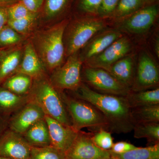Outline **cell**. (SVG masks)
Listing matches in <instances>:
<instances>
[{
	"label": "cell",
	"mask_w": 159,
	"mask_h": 159,
	"mask_svg": "<svg viewBox=\"0 0 159 159\" xmlns=\"http://www.w3.org/2000/svg\"><path fill=\"white\" fill-rule=\"evenodd\" d=\"M72 92L73 96L90 102L103 114L111 133L126 134L133 130L131 108L125 97L98 93L83 83Z\"/></svg>",
	"instance_id": "6da1fadb"
},
{
	"label": "cell",
	"mask_w": 159,
	"mask_h": 159,
	"mask_svg": "<svg viewBox=\"0 0 159 159\" xmlns=\"http://www.w3.org/2000/svg\"><path fill=\"white\" fill-rule=\"evenodd\" d=\"M67 25V22L63 21L38 30L30 40L48 74L62 64L65 55L64 34Z\"/></svg>",
	"instance_id": "7a4b0ae2"
},
{
	"label": "cell",
	"mask_w": 159,
	"mask_h": 159,
	"mask_svg": "<svg viewBox=\"0 0 159 159\" xmlns=\"http://www.w3.org/2000/svg\"><path fill=\"white\" fill-rule=\"evenodd\" d=\"M28 96L29 101L37 104L45 116L64 125L72 126L70 118L60 93L51 84L49 75L33 80Z\"/></svg>",
	"instance_id": "3957f363"
},
{
	"label": "cell",
	"mask_w": 159,
	"mask_h": 159,
	"mask_svg": "<svg viewBox=\"0 0 159 159\" xmlns=\"http://www.w3.org/2000/svg\"><path fill=\"white\" fill-rule=\"evenodd\" d=\"M63 101L70 118L72 126L77 131L84 128L97 131L108 130V124L103 114L91 103L64 92H60Z\"/></svg>",
	"instance_id": "277c9868"
},
{
	"label": "cell",
	"mask_w": 159,
	"mask_h": 159,
	"mask_svg": "<svg viewBox=\"0 0 159 159\" xmlns=\"http://www.w3.org/2000/svg\"><path fill=\"white\" fill-rule=\"evenodd\" d=\"M104 27V23L101 20L89 18L80 19L68 27L66 26L64 34L66 56L69 57L77 53Z\"/></svg>",
	"instance_id": "5b68a950"
},
{
	"label": "cell",
	"mask_w": 159,
	"mask_h": 159,
	"mask_svg": "<svg viewBox=\"0 0 159 159\" xmlns=\"http://www.w3.org/2000/svg\"><path fill=\"white\" fill-rule=\"evenodd\" d=\"M82 61L77 53L69 56L67 60L54 70L49 78L53 86L59 92L77 90L82 83Z\"/></svg>",
	"instance_id": "8992f818"
},
{
	"label": "cell",
	"mask_w": 159,
	"mask_h": 159,
	"mask_svg": "<svg viewBox=\"0 0 159 159\" xmlns=\"http://www.w3.org/2000/svg\"><path fill=\"white\" fill-rule=\"evenodd\" d=\"M81 79L92 89L101 93L125 97L130 89L122 85L107 71L101 68L88 67L81 74Z\"/></svg>",
	"instance_id": "52a82bcc"
},
{
	"label": "cell",
	"mask_w": 159,
	"mask_h": 159,
	"mask_svg": "<svg viewBox=\"0 0 159 159\" xmlns=\"http://www.w3.org/2000/svg\"><path fill=\"white\" fill-rule=\"evenodd\" d=\"M90 134L78 132L70 147L65 152L66 159H109V150H103L95 145Z\"/></svg>",
	"instance_id": "ba28073f"
},
{
	"label": "cell",
	"mask_w": 159,
	"mask_h": 159,
	"mask_svg": "<svg viewBox=\"0 0 159 159\" xmlns=\"http://www.w3.org/2000/svg\"><path fill=\"white\" fill-rule=\"evenodd\" d=\"M45 115L34 102L29 101L9 117L8 128L23 135L38 121L44 119Z\"/></svg>",
	"instance_id": "9c48e42d"
},
{
	"label": "cell",
	"mask_w": 159,
	"mask_h": 159,
	"mask_svg": "<svg viewBox=\"0 0 159 159\" xmlns=\"http://www.w3.org/2000/svg\"><path fill=\"white\" fill-rule=\"evenodd\" d=\"M31 148L22 135L9 128L0 138V157L10 159H30Z\"/></svg>",
	"instance_id": "30bf717a"
},
{
	"label": "cell",
	"mask_w": 159,
	"mask_h": 159,
	"mask_svg": "<svg viewBox=\"0 0 159 159\" xmlns=\"http://www.w3.org/2000/svg\"><path fill=\"white\" fill-rule=\"evenodd\" d=\"M131 43L126 37H121L102 53L86 61L88 67L107 70L111 66L123 58L129 52Z\"/></svg>",
	"instance_id": "8fae6325"
},
{
	"label": "cell",
	"mask_w": 159,
	"mask_h": 159,
	"mask_svg": "<svg viewBox=\"0 0 159 159\" xmlns=\"http://www.w3.org/2000/svg\"><path fill=\"white\" fill-rule=\"evenodd\" d=\"M159 82V72L156 64L148 54H142L139 60L136 75H135L131 91L148 90L157 86Z\"/></svg>",
	"instance_id": "7c38bea8"
},
{
	"label": "cell",
	"mask_w": 159,
	"mask_h": 159,
	"mask_svg": "<svg viewBox=\"0 0 159 159\" xmlns=\"http://www.w3.org/2000/svg\"><path fill=\"white\" fill-rule=\"evenodd\" d=\"M48 128L51 145L65 153L73 144L78 132L72 126L64 125L51 117L45 116Z\"/></svg>",
	"instance_id": "4fadbf2b"
},
{
	"label": "cell",
	"mask_w": 159,
	"mask_h": 159,
	"mask_svg": "<svg viewBox=\"0 0 159 159\" xmlns=\"http://www.w3.org/2000/svg\"><path fill=\"white\" fill-rule=\"evenodd\" d=\"M158 14L156 6H148L137 11L123 23L122 29L131 33L140 34L153 25Z\"/></svg>",
	"instance_id": "5bb4252c"
},
{
	"label": "cell",
	"mask_w": 159,
	"mask_h": 159,
	"mask_svg": "<svg viewBox=\"0 0 159 159\" xmlns=\"http://www.w3.org/2000/svg\"><path fill=\"white\" fill-rule=\"evenodd\" d=\"M16 72L26 74L33 80L49 75L30 40L24 44L22 57Z\"/></svg>",
	"instance_id": "9a60e30c"
},
{
	"label": "cell",
	"mask_w": 159,
	"mask_h": 159,
	"mask_svg": "<svg viewBox=\"0 0 159 159\" xmlns=\"http://www.w3.org/2000/svg\"><path fill=\"white\" fill-rule=\"evenodd\" d=\"M24 44L0 50V85L16 73L21 60Z\"/></svg>",
	"instance_id": "2e32d148"
},
{
	"label": "cell",
	"mask_w": 159,
	"mask_h": 159,
	"mask_svg": "<svg viewBox=\"0 0 159 159\" xmlns=\"http://www.w3.org/2000/svg\"><path fill=\"white\" fill-rule=\"evenodd\" d=\"M122 36L121 32L116 30H110L102 32L94 38L85 48L81 55L80 59L83 61H87L107 48L116 40Z\"/></svg>",
	"instance_id": "e0dca14e"
},
{
	"label": "cell",
	"mask_w": 159,
	"mask_h": 159,
	"mask_svg": "<svg viewBox=\"0 0 159 159\" xmlns=\"http://www.w3.org/2000/svg\"><path fill=\"white\" fill-rule=\"evenodd\" d=\"M107 71L121 84L131 90L135 77L134 63L132 57L121 58L111 66Z\"/></svg>",
	"instance_id": "ac0fdd59"
},
{
	"label": "cell",
	"mask_w": 159,
	"mask_h": 159,
	"mask_svg": "<svg viewBox=\"0 0 159 159\" xmlns=\"http://www.w3.org/2000/svg\"><path fill=\"white\" fill-rule=\"evenodd\" d=\"M29 101L28 96L16 95L0 86V114L10 117Z\"/></svg>",
	"instance_id": "d6986e66"
},
{
	"label": "cell",
	"mask_w": 159,
	"mask_h": 159,
	"mask_svg": "<svg viewBox=\"0 0 159 159\" xmlns=\"http://www.w3.org/2000/svg\"><path fill=\"white\" fill-rule=\"evenodd\" d=\"M22 136L31 147H43L51 145L48 128L45 118L34 123Z\"/></svg>",
	"instance_id": "ffe728a7"
},
{
	"label": "cell",
	"mask_w": 159,
	"mask_h": 159,
	"mask_svg": "<svg viewBox=\"0 0 159 159\" xmlns=\"http://www.w3.org/2000/svg\"><path fill=\"white\" fill-rule=\"evenodd\" d=\"M33 81L30 76L16 72L7 78L0 86L16 95L26 96L31 90Z\"/></svg>",
	"instance_id": "44dd1931"
},
{
	"label": "cell",
	"mask_w": 159,
	"mask_h": 159,
	"mask_svg": "<svg viewBox=\"0 0 159 159\" xmlns=\"http://www.w3.org/2000/svg\"><path fill=\"white\" fill-rule=\"evenodd\" d=\"M131 108L159 104V89L130 93L125 96Z\"/></svg>",
	"instance_id": "7402d4cb"
},
{
	"label": "cell",
	"mask_w": 159,
	"mask_h": 159,
	"mask_svg": "<svg viewBox=\"0 0 159 159\" xmlns=\"http://www.w3.org/2000/svg\"><path fill=\"white\" fill-rule=\"evenodd\" d=\"M111 154L116 159H159V144L146 147H137L121 154Z\"/></svg>",
	"instance_id": "603a6c76"
},
{
	"label": "cell",
	"mask_w": 159,
	"mask_h": 159,
	"mask_svg": "<svg viewBox=\"0 0 159 159\" xmlns=\"http://www.w3.org/2000/svg\"><path fill=\"white\" fill-rule=\"evenodd\" d=\"M131 116L134 125L145 122H159V104L131 108Z\"/></svg>",
	"instance_id": "cb8c5ba5"
},
{
	"label": "cell",
	"mask_w": 159,
	"mask_h": 159,
	"mask_svg": "<svg viewBox=\"0 0 159 159\" xmlns=\"http://www.w3.org/2000/svg\"><path fill=\"white\" fill-rule=\"evenodd\" d=\"M71 0H45L39 12L40 19L51 20L59 16L66 9Z\"/></svg>",
	"instance_id": "d4e9b609"
},
{
	"label": "cell",
	"mask_w": 159,
	"mask_h": 159,
	"mask_svg": "<svg viewBox=\"0 0 159 159\" xmlns=\"http://www.w3.org/2000/svg\"><path fill=\"white\" fill-rule=\"evenodd\" d=\"M133 130L136 139L145 138L155 144L159 143V122L136 123Z\"/></svg>",
	"instance_id": "484cf974"
},
{
	"label": "cell",
	"mask_w": 159,
	"mask_h": 159,
	"mask_svg": "<svg viewBox=\"0 0 159 159\" xmlns=\"http://www.w3.org/2000/svg\"><path fill=\"white\" fill-rule=\"evenodd\" d=\"M39 20V13H34L22 19L9 20L7 25L26 38L33 33Z\"/></svg>",
	"instance_id": "4316f807"
},
{
	"label": "cell",
	"mask_w": 159,
	"mask_h": 159,
	"mask_svg": "<svg viewBox=\"0 0 159 159\" xmlns=\"http://www.w3.org/2000/svg\"><path fill=\"white\" fill-rule=\"evenodd\" d=\"M26 38L8 25L0 31V50L23 43Z\"/></svg>",
	"instance_id": "83f0119b"
},
{
	"label": "cell",
	"mask_w": 159,
	"mask_h": 159,
	"mask_svg": "<svg viewBox=\"0 0 159 159\" xmlns=\"http://www.w3.org/2000/svg\"><path fill=\"white\" fill-rule=\"evenodd\" d=\"M30 159H66L65 153L51 145L31 147Z\"/></svg>",
	"instance_id": "f1b7e54d"
},
{
	"label": "cell",
	"mask_w": 159,
	"mask_h": 159,
	"mask_svg": "<svg viewBox=\"0 0 159 159\" xmlns=\"http://www.w3.org/2000/svg\"><path fill=\"white\" fill-rule=\"evenodd\" d=\"M91 139L95 145L103 150H110L114 144L111 132L104 129L97 130L91 135Z\"/></svg>",
	"instance_id": "f546056e"
},
{
	"label": "cell",
	"mask_w": 159,
	"mask_h": 159,
	"mask_svg": "<svg viewBox=\"0 0 159 159\" xmlns=\"http://www.w3.org/2000/svg\"><path fill=\"white\" fill-rule=\"evenodd\" d=\"M143 1V0H119L116 9L114 11L116 17H124L135 12L140 8Z\"/></svg>",
	"instance_id": "4dcf8cb0"
},
{
	"label": "cell",
	"mask_w": 159,
	"mask_h": 159,
	"mask_svg": "<svg viewBox=\"0 0 159 159\" xmlns=\"http://www.w3.org/2000/svg\"><path fill=\"white\" fill-rule=\"evenodd\" d=\"M8 20H19L28 17L34 14L19 2L15 3L7 8Z\"/></svg>",
	"instance_id": "1f68e13d"
},
{
	"label": "cell",
	"mask_w": 159,
	"mask_h": 159,
	"mask_svg": "<svg viewBox=\"0 0 159 159\" xmlns=\"http://www.w3.org/2000/svg\"><path fill=\"white\" fill-rule=\"evenodd\" d=\"M102 0H80L79 7L82 11L90 13L99 12Z\"/></svg>",
	"instance_id": "d6a6232c"
},
{
	"label": "cell",
	"mask_w": 159,
	"mask_h": 159,
	"mask_svg": "<svg viewBox=\"0 0 159 159\" xmlns=\"http://www.w3.org/2000/svg\"><path fill=\"white\" fill-rule=\"evenodd\" d=\"M137 147L129 142L122 141L114 143L112 147L109 151L111 153L119 155L125 153Z\"/></svg>",
	"instance_id": "836d02e7"
},
{
	"label": "cell",
	"mask_w": 159,
	"mask_h": 159,
	"mask_svg": "<svg viewBox=\"0 0 159 159\" xmlns=\"http://www.w3.org/2000/svg\"><path fill=\"white\" fill-rule=\"evenodd\" d=\"M119 0H102L99 12L102 16L108 15L113 13L116 9Z\"/></svg>",
	"instance_id": "e575fe53"
},
{
	"label": "cell",
	"mask_w": 159,
	"mask_h": 159,
	"mask_svg": "<svg viewBox=\"0 0 159 159\" xmlns=\"http://www.w3.org/2000/svg\"><path fill=\"white\" fill-rule=\"evenodd\" d=\"M45 0H20L29 11L32 13H39Z\"/></svg>",
	"instance_id": "d590c367"
},
{
	"label": "cell",
	"mask_w": 159,
	"mask_h": 159,
	"mask_svg": "<svg viewBox=\"0 0 159 159\" xmlns=\"http://www.w3.org/2000/svg\"><path fill=\"white\" fill-rule=\"evenodd\" d=\"M8 21L7 8L0 7V31L7 25Z\"/></svg>",
	"instance_id": "8d00e7d4"
},
{
	"label": "cell",
	"mask_w": 159,
	"mask_h": 159,
	"mask_svg": "<svg viewBox=\"0 0 159 159\" xmlns=\"http://www.w3.org/2000/svg\"><path fill=\"white\" fill-rule=\"evenodd\" d=\"M9 118L0 114V138L8 128Z\"/></svg>",
	"instance_id": "74e56055"
},
{
	"label": "cell",
	"mask_w": 159,
	"mask_h": 159,
	"mask_svg": "<svg viewBox=\"0 0 159 159\" xmlns=\"http://www.w3.org/2000/svg\"><path fill=\"white\" fill-rule=\"evenodd\" d=\"M19 1L20 0H0V7L8 8Z\"/></svg>",
	"instance_id": "f35d334b"
},
{
	"label": "cell",
	"mask_w": 159,
	"mask_h": 159,
	"mask_svg": "<svg viewBox=\"0 0 159 159\" xmlns=\"http://www.w3.org/2000/svg\"><path fill=\"white\" fill-rule=\"evenodd\" d=\"M159 41H158V42H157L156 44V52L157 53V54L158 56L159 57Z\"/></svg>",
	"instance_id": "ab89813d"
},
{
	"label": "cell",
	"mask_w": 159,
	"mask_h": 159,
	"mask_svg": "<svg viewBox=\"0 0 159 159\" xmlns=\"http://www.w3.org/2000/svg\"><path fill=\"white\" fill-rule=\"evenodd\" d=\"M0 159H10L8 158L4 157H0Z\"/></svg>",
	"instance_id": "60d3db41"
},
{
	"label": "cell",
	"mask_w": 159,
	"mask_h": 159,
	"mask_svg": "<svg viewBox=\"0 0 159 159\" xmlns=\"http://www.w3.org/2000/svg\"><path fill=\"white\" fill-rule=\"evenodd\" d=\"M116 159L112 157H111V158H110V159Z\"/></svg>",
	"instance_id": "b9f144b4"
}]
</instances>
